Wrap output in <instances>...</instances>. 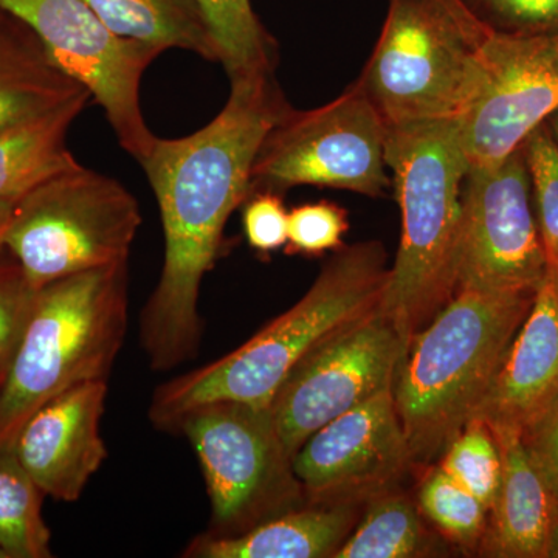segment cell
Instances as JSON below:
<instances>
[{"label":"cell","instance_id":"6da1fadb","mask_svg":"<svg viewBox=\"0 0 558 558\" xmlns=\"http://www.w3.org/2000/svg\"><path fill=\"white\" fill-rule=\"evenodd\" d=\"M289 109L274 73L231 81L229 101L215 119L186 137H157L140 163L165 234L163 269L140 319L154 371L196 357L202 281L215 267L230 216L247 201L264 138Z\"/></svg>","mask_w":558,"mask_h":558},{"label":"cell","instance_id":"7a4b0ae2","mask_svg":"<svg viewBox=\"0 0 558 558\" xmlns=\"http://www.w3.org/2000/svg\"><path fill=\"white\" fill-rule=\"evenodd\" d=\"M389 277L380 242L337 250L288 312L226 357L182 374L154 392L148 411L157 429L175 432L180 418L205 403L233 400L270 407L301 360L323 341L380 310Z\"/></svg>","mask_w":558,"mask_h":558},{"label":"cell","instance_id":"3957f363","mask_svg":"<svg viewBox=\"0 0 558 558\" xmlns=\"http://www.w3.org/2000/svg\"><path fill=\"white\" fill-rule=\"evenodd\" d=\"M537 290L458 289L413 333L396 376V409L413 461H432L475 416Z\"/></svg>","mask_w":558,"mask_h":558},{"label":"cell","instance_id":"277c9868","mask_svg":"<svg viewBox=\"0 0 558 558\" xmlns=\"http://www.w3.org/2000/svg\"><path fill=\"white\" fill-rule=\"evenodd\" d=\"M385 160L402 211V236L380 311L409 344L458 290L462 189L469 172L459 121L388 126Z\"/></svg>","mask_w":558,"mask_h":558},{"label":"cell","instance_id":"5b68a950","mask_svg":"<svg viewBox=\"0 0 558 558\" xmlns=\"http://www.w3.org/2000/svg\"><path fill=\"white\" fill-rule=\"evenodd\" d=\"M128 329V263L58 279L36 290L0 387V447L61 392L108 380Z\"/></svg>","mask_w":558,"mask_h":558},{"label":"cell","instance_id":"8992f818","mask_svg":"<svg viewBox=\"0 0 558 558\" xmlns=\"http://www.w3.org/2000/svg\"><path fill=\"white\" fill-rule=\"evenodd\" d=\"M492 33L464 0H389L357 84L387 126L458 120L478 90Z\"/></svg>","mask_w":558,"mask_h":558},{"label":"cell","instance_id":"52a82bcc","mask_svg":"<svg viewBox=\"0 0 558 558\" xmlns=\"http://www.w3.org/2000/svg\"><path fill=\"white\" fill-rule=\"evenodd\" d=\"M140 226L142 213L130 191L78 165L16 202L3 247L36 292L58 279L128 263Z\"/></svg>","mask_w":558,"mask_h":558},{"label":"cell","instance_id":"ba28073f","mask_svg":"<svg viewBox=\"0 0 558 558\" xmlns=\"http://www.w3.org/2000/svg\"><path fill=\"white\" fill-rule=\"evenodd\" d=\"M175 432L189 438L207 483V537H236L300 508L306 492L293 473L270 407L205 403L180 418Z\"/></svg>","mask_w":558,"mask_h":558},{"label":"cell","instance_id":"9c48e42d","mask_svg":"<svg viewBox=\"0 0 558 558\" xmlns=\"http://www.w3.org/2000/svg\"><path fill=\"white\" fill-rule=\"evenodd\" d=\"M387 132L357 83L322 108H290L260 145L250 194L312 185L381 196L391 186L385 171Z\"/></svg>","mask_w":558,"mask_h":558},{"label":"cell","instance_id":"30bf717a","mask_svg":"<svg viewBox=\"0 0 558 558\" xmlns=\"http://www.w3.org/2000/svg\"><path fill=\"white\" fill-rule=\"evenodd\" d=\"M0 9L24 22L51 61L89 92L121 148L142 163L157 137L143 117L140 87L161 51L110 32L86 0H0Z\"/></svg>","mask_w":558,"mask_h":558},{"label":"cell","instance_id":"8fae6325","mask_svg":"<svg viewBox=\"0 0 558 558\" xmlns=\"http://www.w3.org/2000/svg\"><path fill=\"white\" fill-rule=\"evenodd\" d=\"M407 341L384 314L359 319L310 352L271 400L290 458L332 418L395 387Z\"/></svg>","mask_w":558,"mask_h":558},{"label":"cell","instance_id":"7c38bea8","mask_svg":"<svg viewBox=\"0 0 558 558\" xmlns=\"http://www.w3.org/2000/svg\"><path fill=\"white\" fill-rule=\"evenodd\" d=\"M546 277L523 146L497 165L469 168L462 189L458 289L538 290Z\"/></svg>","mask_w":558,"mask_h":558},{"label":"cell","instance_id":"4fadbf2b","mask_svg":"<svg viewBox=\"0 0 558 558\" xmlns=\"http://www.w3.org/2000/svg\"><path fill=\"white\" fill-rule=\"evenodd\" d=\"M557 110L558 36L492 33L478 90L458 119L469 168L505 160Z\"/></svg>","mask_w":558,"mask_h":558},{"label":"cell","instance_id":"5bb4252c","mask_svg":"<svg viewBox=\"0 0 558 558\" xmlns=\"http://www.w3.org/2000/svg\"><path fill=\"white\" fill-rule=\"evenodd\" d=\"M411 459L392 388L332 418L293 454L307 497L325 501L388 484Z\"/></svg>","mask_w":558,"mask_h":558},{"label":"cell","instance_id":"9a60e30c","mask_svg":"<svg viewBox=\"0 0 558 558\" xmlns=\"http://www.w3.org/2000/svg\"><path fill=\"white\" fill-rule=\"evenodd\" d=\"M108 380L86 381L39 407L22 424L13 450L44 495L75 502L108 458L101 438Z\"/></svg>","mask_w":558,"mask_h":558},{"label":"cell","instance_id":"2e32d148","mask_svg":"<svg viewBox=\"0 0 558 558\" xmlns=\"http://www.w3.org/2000/svg\"><path fill=\"white\" fill-rule=\"evenodd\" d=\"M558 392V290L548 275L475 416L521 428Z\"/></svg>","mask_w":558,"mask_h":558},{"label":"cell","instance_id":"e0dca14e","mask_svg":"<svg viewBox=\"0 0 558 558\" xmlns=\"http://www.w3.org/2000/svg\"><path fill=\"white\" fill-rule=\"evenodd\" d=\"M501 451L497 498L488 512L484 549L502 558H548L558 519V501L548 481L529 457L520 429L488 424Z\"/></svg>","mask_w":558,"mask_h":558},{"label":"cell","instance_id":"ac0fdd59","mask_svg":"<svg viewBox=\"0 0 558 558\" xmlns=\"http://www.w3.org/2000/svg\"><path fill=\"white\" fill-rule=\"evenodd\" d=\"M354 512L347 506H307L263 521L236 537L201 534L191 539L186 558H323L333 557L348 538Z\"/></svg>","mask_w":558,"mask_h":558},{"label":"cell","instance_id":"d6986e66","mask_svg":"<svg viewBox=\"0 0 558 558\" xmlns=\"http://www.w3.org/2000/svg\"><path fill=\"white\" fill-rule=\"evenodd\" d=\"M86 92L16 16L0 9V130L60 108Z\"/></svg>","mask_w":558,"mask_h":558},{"label":"cell","instance_id":"ffe728a7","mask_svg":"<svg viewBox=\"0 0 558 558\" xmlns=\"http://www.w3.org/2000/svg\"><path fill=\"white\" fill-rule=\"evenodd\" d=\"M90 101L86 90L60 108L0 130V201L17 199L47 179L81 165L65 138Z\"/></svg>","mask_w":558,"mask_h":558},{"label":"cell","instance_id":"44dd1931","mask_svg":"<svg viewBox=\"0 0 558 558\" xmlns=\"http://www.w3.org/2000/svg\"><path fill=\"white\" fill-rule=\"evenodd\" d=\"M110 32L137 40L161 53L191 51L211 62L220 49L199 0H86Z\"/></svg>","mask_w":558,"mask_h":558},{"label":"cell","instance_id":"7402d4cb","mask_svg":"<svg viewBox=\"0 0 558 558\" xmlns=\"http://www.w3.org/2000/svg\"><path fill=\"white\" fill-rule=\"evenodd\" d=\"M44 492L13 447H0V554L3 558H50L51 534L43 517Z\"/></svg>","mask_w":558,"mask_h":558},{"label":"cell","instance_id":"603a6c76","mask_svg":"<svg viewBox=\"0 0 558 558\" xmlns=\"http://www.w3.org/2000/svg\"><path fill=\"white\" fill-rule=\"evenodd\" d=\"M220 49L230 81L274 73L277 46L250 0H199Z\"/></svg>","mask_w":558,"mask_h":558},{"label":"cell","instance_id":"cb8c5ba5","mask_svg":"<svg viewBox=\"0 0 558 558\" xmlns=\"http://www.w3.org/2000/svg\"><path fill=\"white\" fill-rule=\"evenodd\" d=\"M424 542L416 508L400 495H387L371 505L365 519L333 557L409 558L421 553Z\"/></svg>","mask_w":558,"mask_h":558},{"label":"cell","instance_id":"d4e9b609","mask_svg":"<svg viewBox=\"0 0 558 558\" xmlns=\"http://www.w3.org/2000/svg\"><path fill=\"white\" fill-rule=\"evenodd\" d=\"M439 468L490 512L501 483L502 459L497 438L484 418H470L447 446Z\"/></svg>","mask_w":558,"mask_h":558},{"label":"cell","instance_id":"484cf974","mask_svg":"<svg viewBox=\"0 0 558 558\" xmlns=\"http://www.w3.org/2000/svg\"><path fill=\"white\" fill-rule=\"evenodd\" d=\"M418 506L446 537L461 545L478 543L486 534V506L440 468L422 483Z\"/></svg>","mask_w":558,"mask_h":558},{"label":"cell","instance_id":"4316f807","mask_svg":"<svg viewBox=\"0 0 558 558\" xmlns=\"http://www.w3.org/2000/svg\"><path fill=\"white\" fill-rule=\"evenodd\" d=\"M523 149L548 275L558 277V145L548 123L524 140Z\"/></svg>","mask_w":558,"mask_h":558},{"label":"cell","instance_id":"83f0119b","mask_svg":"<svg viewBox=\"0 0 558 558\" xmlns=\"http://www.w3.org/2000/svg\"><path fill=\"white\" fill-rule=\"evenodd\" d=\"M349 230L347 209L329 201L304 204L289 211L286 252L289 255L319 256L343 247Z\"/></svg>","mask_w":558,"mask_h":558},{"label":"cell","instance_id":"f1b7e54d","mask_svg":"<svg viewBox=\"0 0 558 558\" xmlns=\"http://www.w3.org/2000/svg\"><path fill=\"white\" fill-rule=\"evenodd\" d=\"M492 32L558 36V0H464Z\"/></svg>","mask_w":558,"mask_h":558},{"label":"cell","instance_id":"f546056e","mask_svg":"<svg viewBox=\"0 0 558 558\" xmlns=\"http://www.w3.org/2000/svg\"><path fill=\"white\" fill-rule=\"evenodd\" d=\"M35 293L21 264L9 250L0 248V371L3 376L31 315Z\"/></svg>","mask_w":558,"mask_h":558},{"label":"cell","instance_id":"4dcf8cb0","mask_svg":"<svg viewBox=\"0 0 558 558\" xmlns=\"http://www.w3.org/2000/svg\"><path fill=\"white\" fill-rule=\"evenodd\" d=\"M242 227L250 247L263 255L288 244L289 211L275 191L252 193L244 202Z\"/></svg>","mask_w":558,"mask_h":558},{"label":"cell","instance_id":"1f68e13d","mask_svg":"<svg viewBox=\"0 0 558 558\" xmlns=\"http://www.w3.org/2000/svg\"><path fill=\"white\" fill-rule=\"evenodd\" d=\"M529 457L548 481L558 501V392L520 428Z\"/></svg>","mask_w":558,"mask_h":558},{"label":"cell","instance_id":"d6a6232c","mask_svg":"<svg viewBox=\"0 0 558 558\" xmlns=\"http://www.w3.org/2000/svg\"><path fill=\"white\" fill-rule=\"evenodd\" d=\"M17 199H2L0 201V248L3 247V236H5V231L9 229V223L11 219V215H13V209L16 207Z\"/></svg>","mask_w":558,"mask_h":558},{"label":"cell","instance_id":"836d02e7","mask_svg":"<svg viewBox=\"0 0 558 558\" xmlns=\"http://www.w3.org/2000/svg\"><path fill=\"white\" fill-rule=\"evenodd\" d=\"M548 558H558V519L554 527L553 537H550Z\"/></svg>","mask_w":558,"mask_h":558},{"label":"cell","instance_id":"e575fe53","mask_svg":"<svg viewBox=\"0 0 558 558\" xmlns=\"http://www.w3.org/2000/svg\"><path fill=\"white\" fill-rule=\"evenodd\" d=\"M546 123H548L549 130L553 132L554 138H556L558 145V110L549 117Z\"/></svg>","mask_w":558,"mask_h":558},{"label":"cell","instance_id":"d590c367","mask_svg":"<svg viewBox=\"0 0 558 558\" xmlns=\"http://www.w3.org/2000/svg\"><path fill=\"white\" fill-rule=\"evenodd\" d=\"M2 380H3V373L0 371V387H2Z\"/></svg>","mask_w":558,"mask_h":558},{"label":"cell","instance_id":"8d00e7d4","mask_svg":"<svg viewBox=\"0 0 558 558\" xmlns=\"http://www.w3.org/2000/svg\"><path fill=\"white\" fill-rule=\"evenodd\" d=\"M554 281H556L557 290H558V277H553Z\"/></svg>","mask_w":558,"mask_h":558},{"label":"cell","instance_id":"74e56055","mask_svg":"<svg viewBox=\"0 0 558 558\" xmlns=\"http://www.w3.org/2000/svg\"><path fill=\"white\" fill-rule=\"evenodd\" d=\"M0 558H3V557H2V554H0Z\"/></svg>","mask_w":558,"mask_h":558}]
</instances>
